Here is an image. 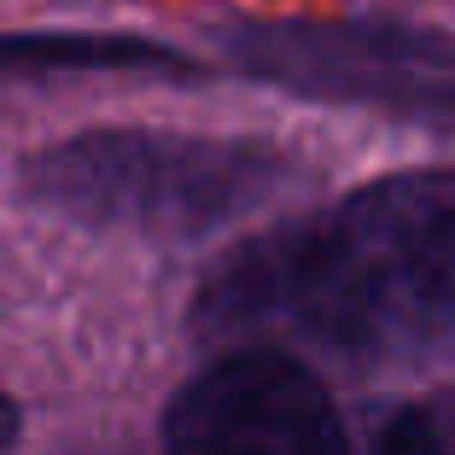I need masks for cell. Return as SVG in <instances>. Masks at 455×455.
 Listing matches in <instances>:
<instances>
[{
	"label": "cell",
	"mask_w": 455,
	"mask_h": 455,
	"mask_svg": "<svg viewBox=\"0 0 455 455\" xmlns=\"http://www.w3.org/2000/svg\"><path fill=\"white\" fill-rule=\"evenodd\" d=\"M286 181V164L257 140H211L175 129H88L18 164L29 204L82 228H129L199 240L251 216Z\"/></svg>",
	"instance_id": "obj_2"
},
{
	"label": "cell",
	"mask_w": 455,
	"mask_h": 455,
	"mask_svg": "<svg viewBox=\"0 0 455 455\" xmlns=\"http://www.w3.org/2000/svg\"><path fill=\"white\" fill-rule=\"evenodd\" d=\"M420 409H427V420H432L438 455H455V391H450V397H438V403H420Z\"/></svg>",
	"instance_id": "obj_7"
},
{
	"label": "cell",
	"mask_w": 455,
	"mask_h": 455,
	"mask_svg": "<svg viewBox=\"0 0 455 455\" xmlns=\"http://www.w3.org/2000/svg\"><path fill=\"white\" fill-rule=\"evenodd\" d=\"M65 70H181V59L147 36L0 29V76H65Z\"/></svg>",
	"instance_id": "obj_5"
},
{
	"label": "cell",
	"mask_w": 455,
	"mask_h": 455,
	"mask_svg": "<svg viewBox=\"0 0 455 455\" xmlns=\"http://www.w3.org/2000/svg\"><path fill=\"white\" fill-rule=\"evenodd\" d=\"M222 53L286 94L455 134V41L438 29L379 18H251L222 29Z\"/></svg>",
	"instance_id": "obj_3"
},
{
	"label": "cell",
	"mask_w": 455,
	"mask_h": 455,
	"mask_svg": "<svg viewBox=\"0 0 455 455\" xmlns=\"http://www.w3.org/2000/svg\"><path fill=\"white\" fill-rule=\"evenodd\" d=\"M368 455H438V438H432L427 409H397V415L374 432Z\"/></svg>",
	"instance_id": "obj_6"
},
{
	"label": "cell",
	"mask_w": 455,
	"mask_h": 455,
	"mask_svg": "<svg viewBox=\"0 0 455 455\" xmlns=\"http://www.w3.org/2000/svg\"><path fill=\"white\" fill-rule=\"evenodd\" d=\"M164 455H350L333 397L275 345L211 362L164 409Z\"/></svg>",
	"instance_id": "obj_4"
},
{
	"label": "cell",
	"mask_w": 455,
	"mask_h": 455,
	"mask_svg": "<svg viewBox=\"0 0 455 455\" xmlns=\"http://www.w3.org/2000/svg\"><path fill=\"white\" fill-rule=\"evenodd\" d=\"M12 438H18V403L0 391V455L12 450Z\"/></svg>",
	"instance_id": "obj_8"
},
{
	"label": "cell",
	"mask_w": 455,
	"mask_h": 455,
	"mask_svg": "<svg viewBox=\"0 0 455 455\" xmlns=\"http://www.w3.org/2000/svg\"><path fill=\"white\" fill-rule=\"evenodd\" d=\"M193 327L286 333L322 350H403L455 327V170H409L211 268Z\"/></svg>",
	"instance_id": "obj_1"
}]
</instances>
